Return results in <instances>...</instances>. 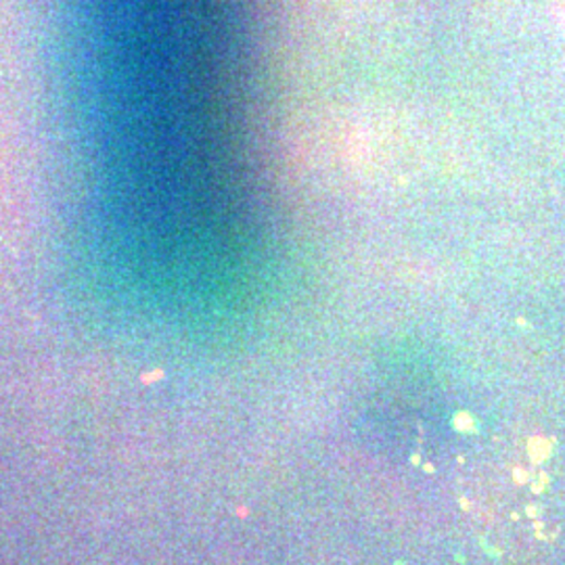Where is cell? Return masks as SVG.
I'll return each instance as SVG.
<instances>
[{"label":"cell","instance_id":"obj_1","mask_svg":"<svg viewBox=\"0 0 565 565\" xmlns=\"http://www.w3.org/2000/svg\"><path fill=\"white\" fill-rule=\"evenodd\" d=\"M560 13H562V22L565 24V0H560Z\"/></svg>","mask_w":565,"mask_h":565}]
</instances>
